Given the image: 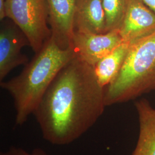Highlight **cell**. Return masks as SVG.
Listing matches in <instances>:
<instances>
[{
	"instance_id": "cell-1",
	"label": "cell",
	"mask_w": 155,
	"mask_h": 155,
	"mask_svg": "<svg viewBox=\"0 0 155 155\" xmlns=\"http://www.w3.org/2000/svg\"><path fill=\"white\" fill-rule=\"evenodd\" d=\"M93 67L75 56L58 73L33 115L45 140L71 144L93 127L106 106Z\"/></svg>"
},
{
	"instance_id": "cell-2",
	"label": "cell",
	"mask_w": 155,
	"mask_h": 155,
	"mask_svg": "<svg viewBox=\"0 0 155 155\" xmlns=\"http://www.w3.org/2000/svg\"><path fill=\"white\" fill-rule=\"evenodd\" d=\"M74 56L71 48L62 49L51 36L19 75L0 82L14 101L16 126H22L33 115L58 73Z\"/></svg>"
},
{
	"instance_id": "cell-3",
	"label": "cell",
	"mask_w": 155,
	"mask_h": 155,
	"mask_svg": "<svg viewBox=\"0 0 155 155\" xmlns=\"http://www.w3.org/2000/svg\"><path fill=\"white\" fill-rule=\"evenodd\" d=\"M105 91L106 106L137 100L155 91V32L130 43L120 71Z\"/></svg>"
},
{
	"instance_id": "cell-4",
	"label": "cell",
	"mask_w": 155,
	"mask_h": 155,
	"mask_svg": "<svg viewBox=\"0 0 155 155\" xmlns=\"http://www.w3.org/2000/svg\"><path fill=\"white\" fill-rule=\"evenodd\" d=\"M6 18L21 29L35 53L39 52L51 36L45 0H6Z\"/></svg>"
},
{
	"instance_id": "cell-5",
	"label": "cell",
	"mask_w": 155,
	"mask_h": 155,
	"mask_svg": "<svg viewBox=\"0 0 155 155\" xmlns=\"http://www.w3.org/2000/svg\"><path fill=\"white\" fill-rule=\"evenodd\" d=\"M29 45L25 35L11 20L1 21L0 28V82L12 70L27 64L28 56L22 54V48Z\"/></svg>"
},
{
	"instance_id": "cell-6",
	"label": "cell",
	"mask_w": 155,
	"mask_h": 155,
	"mask_svg": "<svg viewBox=\"0 0 155 155\" xmlns=\"http://www.w3.org/2000/svg\"><path fill=\"white\" fill-rule=\"evenodd\" d=\"M122 42L119 30L103 34L74 32L72 49L78 59L94 67Z\"/></svg>"
},
{
	"instance_id": "cell-7",
	"label": "cell",
	"mask_w": 155,
	"mask_h": 155,
	"mask_svg": "<svg viewBox=\"0 0 155 155\" xmlns=\"http://www.w3.org/2000/svg\"><path fill=\"white\" fill-rule=\"evenodd\" d=\"M51 36L62 49L72 48L78 0H45Z\"/></svg>"
},
{
	"instance_id": "cell-8",
	"label": "cell",
	"mask_w": 155,
	"mask_h": 155,
	"mask_svg": "<svg viewBox=\"0 0 155 155\" xmlns=\"http://www.w3.org/2000/svg\"><path fill=\"white\" fill-rule=\"evenodd\" d=\"M119 32L123 41L130 43L155 33V13L141 0H129Z\"/></svg>"
},
{
	"instance_id": "cell-9",
	"label": "cell",
	"mask_w": 155,
	"mask_h": 155,
	"mask_svg": "<svg viewBox=\"0 0 155 155\" xmlns=\"http://www.w3.org/2000/svg\"><path fill=\"white\" fill-rule=\"evenodd\" d=\"M134 106L138 115V139L131 155H155V108L144 98L137 100Z\"/></svg>"
},
{
	"instance_id": "cell-10",
	"label": "cell",
	"mask_w": 155,
	"mask_h": 155,
	"mask_svg": "<svg viewBox=\"0 0 155 155\" xmlns=\"http://www.w3.org/2000/svg\"><path fill=\"white\" fill-rule=\"evenodd\" d=\"M74 31L75 32L89 34L107 32L102 0H78Z\"/></svg>"
},
{
	"instance_id": "cell-11",
	"label": "cell",
	"mask_w": 155,
	"mask_h": 155,
	"mask_svg": "<svg viewBox=\"0 0 155 155\" xmlns=\"http://www.w3.org/2000/svg\"><path fill=\"white\" fill-rule=\"evenodd\" d=\"M130 43L123 41L93 67L100 85L105 88L114 79L126 59Z\"/></svg>"
},
{
	"instance_id": "cell-12",
	"label": "cell",
	"mask_w": 155,
	"mask_h": 155,
	"mask_svg": "<svg viewBox=\"0 0 155 155\" xmlns=\"http://www.w3.org/2000/svg\"><path fill=\"white\" fill-rule=\"evenodd\" d=\"M129 2V0H102L107 32L120 29L127 11Z\"/></svg>"
},
{
	"instance_id": "cell-13",
	"label": "cell",
	"mask_w": 155,
	"mask_h": 155,
	"mask_svg": "<svg viewBox=\"0 0 155 155\" xmlns=\"http://www.w3.org/2000/svg\"><path fill=\"white\" fill-rule=\"evenodd\" d=\"M0 155H49L41 148H35L32 152H28L21 148L11 147L9 149L1 152Z\"/></svg>"
},
{
	"instance_id": "cell-14",
	"label": "cell",
	"mask_w": 155,
	"mask_h": 155,
	"mask_svg": "<svg viewBox=\"0 0 155 155\" xmlns=\"http://www.w3.org/2000/svg\"><path fill=\"white\" fill-rule=\"evenodd\" d=\"M152 11L155 13V0H141Z\"/></svg>"
}]
</instances>
